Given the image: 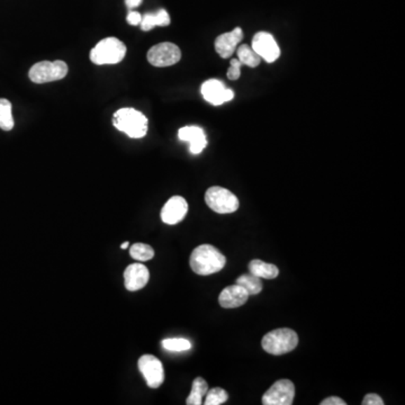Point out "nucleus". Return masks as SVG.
<instances>
[{"mask_svg": "<svg viewBox=\"0 0 405 405\" xmlns=\"http://www.w3.org/2000/svg\"><path fill=\"white\" fill-rule=\"evenodd\" d=\"M191 268L200 276H209L224 268L226 258L215 247L211 245H202L191 252Z\"/></svg>", "mask_w": 405, "mask_h": 405, "instance_id": "f257e3e1", "label": "nucleus"}, {"mask_svg": "<svg viewBox=\"0 0 405 405\" xmlns=\"http://www.w3.org/2000/svg\"><path fill=\"white\" fill-rule=\"evenodd\" d=\"M113 124L132 139H141L148 133V118L135 109H118L114 114Z\"/></svg>", "mask_w": 405, "mask_h": 405, "instance_id": "f03ea898", "label": "nucleus"}, {"mask_svg": "<svg viewBox=\"0 0 405 405\" xmlns=\"http://www.w3.org/2000/svg\"><path fill=\"white\" fill-rule=\"evenodd\" d=\"M298 345V336L294 330L289 328L276 329L268 332L263 338L261 345L263 350L275 356L289 354Z\"/></svg>", "mask_w": 405, "mask_h": 405, "instance_id": "7ed1b4c3", "label": "nucleus"}, {"mask_svg": "<svg viewBox=\"0 0 405 405\" xmlns=\"http://www.w3.org/2000/svg\"><path fill=\"white\" fill-rule=\"evenodd\" d=\"M126 55V46L116 37H106L98 42L90 51V60L95 64H116L123 60Z\"/></svg>", "mask_w": 405, "mask_h": 405, "instance_id": "20e7f679", "label": "nucleus"}, {"mask_svg": "<svg viewBox=\"0 0 405 405\" xmlns=\"http://www.w3.org/2000/svg\"><path fill=\"white\" fill-rule=\"evenodd\" d=\"M205 202L212 211L219 214L234 213L239 209L240 202L238 197L220 186H214L207 189L205 194Z\"/></svg>", "mask_w": 405, "mask_h": 405, "instance_id": "39448f33", "label": "nucleus"}, {"mask_svg": "<svg viewBox=\"0 0 405 405\" xmlns=\"http://www.w3.org/2000/svg\"><path fill=\"white\" fill-rule=\"evenodd\" d=\"M68 74L66 62L57 60L35 63L29 72V79L34 83H46L63 79Z\"/></svg>", "mask_w": 405, "mask_h": 405, "instance_id": "423d86ee", "label": "nucleus"}, {"mask_svg": "<svg viewBox=\"0 0 405 405\" xmlns=\"http://www.w3.org/2000/svg\"><path fill=\"white\" fill-rule=\"evenodd\" d=\"M181 59V52L176 44L165 43L157 44L152 46L148 52V61L151 63L152 66L163 67L174 66L176 63L179 62Z\"/></svg>", "mask_w": 405, "mask_h": 405, "instance_id": "0eeeda50", "label": "nucleus"}, {"mask_svg": "<svg viewBox=\"0 0 405 405\" xmlns=\"http://www.w3.org/2000/svg\"><path fill=\"white\" fill-rule=\"evenodd\" d=\"M295 397V386L289 380H280L274 383L268 391L263 394V405H291Z\"/></svg>", "mask_w": 405, "mask_h": 405, "instance_id": "6e6552de", "label": "nucleus"}, {"mask_svg": "<svg viewBox=\"0 0 405 405\" xmlns=\"http://www.w3.org/2000/svg\"><path fill=\"white\" fill-rule=\"evenodd\" d=\"M139 369L144 377L149 387L158 388L165 380L163 366L153 355H143L139 359Z\"/></svg>", "mask_w": 405, "mask_h": 405, "instance_id": "1a4fd4ad", "label": "nucleus"}, {"mask_svg": "<svg viewBox=\"0 0 405 405\" xmlns=\"http://www.w3.org/2000/svg\"><path fill=\"white\" fill-rule=\"evenodd\" d=\"M252 49L266 62L273 63L280 57V49L270 33L259 32L252 40Z\"/></svg>", "mask_w": 405, "mask_h": 405, "instance_id": "9d476101", "label": "nucleus"}, {"mask_svg": "<svg viewBox=\"0 0 405 405\" xmlns=\"http://www.w3.org/2000/svg\"><path fill=\"white\" fill-rule=\"evenodd\" d=\"M200 92L204 99L214 106L222 105L234 98L233 90L226 88V85L217 79L205 81L202 85Z\"/></svg>", "mask_w": 405, "mask_h": 405, "instance_id": "9b49d317", "label": "nucleus"}, {"mask_svg": "<svg viewBox=\"0 0 405 405\" xmlns=\"http://www.w3.org/2000/svg\"><path fill=\"white\" fill-rule=\"evenodd\" d=\"M188 212V204L181 196H174L163 206L161 211V220L169 226L177 224L185 219Z\"/></svg>", "mask_w": 405, "mask_h": 405, "instance_id": "f8f14e48", "label": "nucleus"}, {"mask_svg": "<svg viewBox=\"0 0 405 405\" xmlns=\"http://www.w3.org/2000/svg\"><path fill=\"white\" fill-rule=\"evenodd\" d=\"M149 280L150 273L146 266L142 263H132L128 266V268L124 271V282L128 291H140L148 284Z\"/></svg>", "mask_w": 405, "mask_h": 405, "instance_id": "ddd939ff", "label": "nucleus"}, {"mask_svg": "<svg viewBox=\"0 0 405 405\" xmlns=\"http://www.w3.org/2000/svg\"><path fill=\"white\" fill-rule=\"evenodd\" d=\"M242 39L243 32L240 27L234 29L232 32L224 33L215 40V51L223 59H228L233 55Z\"/></svg>", "mask_w": 405, "mask_h": 405, "instance_id": "4468645a", "label": "nucleus"}, {"mask_svg": "<svg viewBox=\"0 0 405 405\" xmlns=\"http://www.w3.org/2000/svg\"><path fill=\"white\" fill-rule=\"evenodd\" d=\"M180 140L189 143V150L193 154H200L207 146L206 135L198 126H185L178 132Z\"/></svg>", "mask_w": 405, "mask_h": 405, "instance_id": "2eb2a0df", "label": "nucleus"}, {"mask_svg": "<svg viewBox=\"0 0 405 405\" xmlns=\"http://www.w3.org/2000/svg\"><path fill=\"white\" fill-rule=\"evenodd\" d=\"M249 296L250 295L247 293L246 289L235 284V285L228 286L221 291L219 303L224 308H240L248 302Z\"/></svg>", "mask_w": 405, "mask_h": 405, "instance_id": "dca6fc26", "label": "nucleus"}, {"mask_svg": "<svg viewBox=\"0 0 405 405\" xmlns=\"http://www.w3.org/2000/svg\"><path fill=\"white\" fill-rule=\"evenodd\" d=\"M250 274L265 280H274L280 274V270L273 263H267L263 260L254 259L249 263Z\"/></svg>", "mask_w": 405, "mask_h": 405, "instance_id": "f3484780", "label": "nucleus"}, {"mask_svg": "<svg viewBox=\"0 0 405 405\" xmlns=\"http://www.w3.org/2000/svg\"><path fill=\"white\" fill-rule=\"evenodd\" d=\"M170 24V16L165 9H160L157 13H148L142 16L141 29L142 31H151L156 26H168Z\"/></svg>", "mask_w": 405, "mask_h": 405, "instance_id": "a211bd4d", "label": "nucleus"}, {"mask_svg": "<svg viewBox=\"0 0 405 405\" xmlns=\"http://www.w3.org/2000/svg\"><path fill=\"white\" fill-rule=\"evenodd\" d=\"M209 391L207 383L202 377H197L193 382L191 394L186 399V404L200 405L202 403V397Z\"/></svg>", "mask_w": 405, "mask_h": 405, "instance_id": "6ab92c4d", "label": "nucleus"}, {"mask_svg": "<svg viewBox=\"0 0 405 405\" xmlns=\"http://www.w3.org/2000/svg\"><path fill=\"white\" fill-rule=\"evenodd\" d=\"M235 284L246 289L249 295H257L263 291L261 278L252 274H245L240 276Z\"/></svg>", "mask_w": 405, "mask_h": 405, "instance_id": "aec40b11", "label": "nucleus"}, {"mask_svg": "<svg viewBox=\"0 0 405 405\" xmlns=\"http://www.w3.org/2000/svg\"><path fill=\"white\" fill-rule=\"evenodd\" d=\"M238 60L241 62L242 66H248L250 68H256V67L259 66L260 62H261V57L254 52V50L250 46L243 44V46H239V49L237 50Z\"/></svg>", "mask_w": 405, "mask_h": 405, "instance_id": "412c9836", "label": "nucleus"}, {"mask_svg": "<svg viewBox=\"0 0 405 405\" xmlns=\"http://www.w3.org/2000/svg\"><path fill=\"white\" fill-rule=\"evenodd\" d=\"M14 128L12 103L5 98H0V129L11 131Z\"/></svg>", "mask_w": 405, "mask_h": 405, "instance_id": "4be33fe9", "label": "nucleus"}, {"mask_svg": "<svg viewBox=\"0 0 405 405\" xmlns=\"http://www.w3.org/2000/svg\"><path fill=\"white\" fill-rule=\"evenodd\" d=\"M130 254L133 259L137 261H148L154 257V250L151 246L146 243H135L130 248Z\"/></svg>", "mask_w": 405, "mask_h": 405, "instance_id": "5701e85b", "label": "nucleus"}, {"mask_svg": "<svg viewBox=\"0 0 405 405\" xmlns=\"http://www.w3.org/2000/svg\"><path fill=\"white\" fill-rule=\"evenodd\" d=\"M161 343H163V348L169 351H174V352L189 350L191 348V341L184 338H169V339L163 340Z\"/></svg>", "mask_w": 405, "mask_h": 405, "instance_id": "b1692460", "label": "nucleus"}, {"mask_svg": "<svg viewBox=\"0 0 405 405\" xmlns=\"http://www.w3.org/2000/svg\"><path fill=\"white\" fill-rule=\"evenodd\" d=\"M205 405H221L228 401V394L226 390L221 387L212 388L211 391H207L205 394Z\"/></svg>", "mask_w": 405, "mask_h": 405, "instance_id": "393cba45", "label": "nucleus"}, {"mask_svg": "<svg viewBox=\"0 0 405 405\" xmlns=\"http://www.w3.org/2000/svg\"><path fill=\"white\" fill-rule=\"evenodd\" d=\"M241 62L238 59H232L231 66L228 70V78L230 80H238L241 76Z\"/></svg>", "mask_w": 405, "mask_h": 405, "instance_id": "a878e982", "label": "nucleus"}, {"mask_svg": "<svg viewBox=\"0 0 405 405\" xmlns=\"http://www.w3.org/2000/svg\"><path fill=\"white\" fill-rule=\"evenodd\" d=\"M362 405H384V401L380 395L375 393L367 394L362 402Z\"/></svg>", "mask_w": 405, "mask_h": 405, "instance_id": "bb28decb", "label": "nucleus"}, {"mask_svg": "<svg viewBox=\"0 0 405 405\" xmlns=\"http://www.w3.org/2000/svg\"><path fill=\"white\" fill-rule=\"evenodd\" d=\"M128 23L132 26L140 25L141 20H142V16H141L140 13L137 12H130L128 15Z\"/></svg>", "mask_w": 405, "mask_h": 405, "instance_id": "cd10ccee", "label": "nucleus"}, {"mask_svg": "<svg viewBox=\"0 0 405 405\" xmlns=\"http://www.w3.org/2000/svg\"><path fill=\"white\" fill-rule=\"evenodd\" d=\"M347 403L343 399L337 397H330L328 399H323L321 405H345Z\"/></svg>", "mask_w": 405, "mask_h": 405, "instance_id": "c85d7f7f", "label": "nucleus"}, {"mask_svg": "<svg viewBox=\"0 0 405 405\" xmlns=\"http://www.w3.org/2000/svg\"><path fill=\"white\" fill-rule=\"evenodd\" d=\"M142 0H125L126 6L128 8L133 9L140 6Z\"/></svg>", "mask_w": 405, "mask_h": 405, "instance_id": "c756f323", "label": "nucleus"}, {"mask_svg": "<svg viewBox=\"0 0 405 405\" xmlns=\"http://www.w3.org/2000/svg\"><path fill=\"white\" fill-rule=\"evenodd\" d=\"M130 247V243L129 241H126V242H124L123 245H122V246H121V248L122 249H128Z\"/></svg>", "mask_w": 405, "mask_h": 405, "instance_id": "7c9ffc66", "label": "nucleus"}]
</instances>
